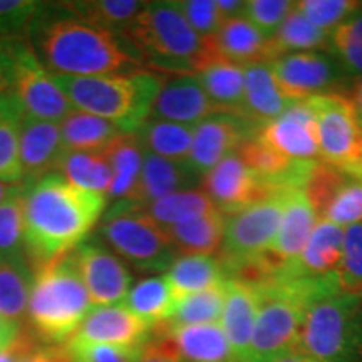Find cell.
Returning a JSON list of instances; mask_svg holds the SVG:
<instances>
[{"label":"cell","instance_id":"6da1fadb","mask_svg":"<svg viewBox=\"0 0 362 362\" xmlns=\"http://www.w3.org/2000/svg\"><path fill=\"white\" fill-rule=\"evenodd\" d=\"M29 42L40 64L52 76L129 74L138 64L123 39L90 25L67 4H40L30 24Z\"/></svg>","mask_w":362,"mask_h":362},{"label":"cell","instance_id":"7a4b0ae2","mask_svg":"<svg viewBox=\"0 0 362 362\" xmlns=\"http://www.w3.org/2000/svg\"><path fill=\"white\" fill-rule=\"evenodd\" d=\"M106 205V194L74 187L61 173L25 187L24 248L35 270L74 252Z\"/></svg>","mask_w":362,"mask_h":362},{"label":"cell","instance_id":"3957f363","mask_svg":"<svg viewBox=\"0 0 362 362\" xmlns=\"http://www.w3.org/2000/svg\"><path fill=\"white\" fill-rule=\"evenodd\" d=\"M119 37L134 49L138 59L171 74H197L206 62L218 57L214 40L194 33L178 2L144 4Z\"/></svg>","mask_w":362,"mask_h":362},{"label":"cell","instance_id":"277c9868","mask_svg":"<svg viewBox=\"0 0 362 362\" xmlns=\"http://www.w3.org/2000/svg\"><path fill=\"white\" fill-rule=\"evenodd\" d=\"M52 78L74 110L107 119L123 134H134L146 123L163 86L161 76L151 71L93 78Z\"/></svg>","mask_w":362,"mask_h":362},{"label":"cell","instance_id":"5b68a950","mask_svg":"<svg viewBox=\"0 0 362 362\" xmlns=\"http://www.w3.org/2000/svg\"><path fill=\"white\" fill-rule=\"evenodd\" d=\"M93 309L72 252L34 272L29 319L44 341L66 344Z\"/></svg>","mask_w":362,"mask_h":362},{"label":"cell","instance_id":"8992f818","mask_svg":"<svg viewBox=\"0 0 362 362\" xmlns=\"http://www.w3.org/2000/svg\"><path fill=\"white\" fill-rule=\"evenodd\" d=\"M362 346V298L341 291L314 296L293 351L315 362H356Z\"/></svg>","mask_w":362,"mask_h":362},{"label":"cell","instance_id":"52a82bcc","mask_svg":"<svg viewBox=\"0 0 362 362\" xmlns=\"http://www.w3.org/2000/svg\"><path fill=\"white\" fill-rule=\"evenodd\" d=\"M257 288L260 305L253 330L250 362H272L293 351L310 298L325 291H339L337 284L309 282H272Z\"/></svg>","mask_w":362,"mask_h":362},{"label":"cell","instance_id":"ba28073f","mask_svg":"<svg viewBox=\"0 0 362 362\" xmlns=\"http://www.w3.org/2000/svg\"><path fill=\"white\" fill-rule=\"evenodd\" d=\"M99 232L119 259L141 272H168L178 259L165 228L129 200H119L106 211Z\"/></svg>","mask_w":362,"mask_h":362},{"label":"cell","instance_id":"9c48e42d","mask_svg":"<svg viewBox=\"0 0 362 362\" xmlns=\"http://www.w3.org/2000/svg\"><path fill=\"white\" fill-rule=\"evenodd\" d=\"M287 192L272 194L225 216L220 262L226 279H235L267 255L282 220Z\"/></svg>","mask_w":362,"mask_h":362},{"label":"cell","instance_id":"30bf717a","mask_svg":"<svg viewBox=\"0 0 362 362\" xmlns=\"http://www.w3.org/2000/svg\"><path fill=\"white\" fill-rule=\"evenodd\" d=\"M317 121L320 158L327 165L362 176V128L344 94L309 99Z\"/></svg>","mask_w":362,"mask_h":362},{"label":"cell","instance_id":"8fae6325","mask_svg":"<svg viewBox=\"0 0 362 362\" xmlns=\"http://www.w3.org/2000/svg\"><path fill=\"white\" fill-rule=\"evenodd\" d=\"M270 66L285 96L292 101L341 94L339 89L349 78L330 52L285 54Z\"/></svg>","mask_w":362,"mask_h":362},{"label":"cell","instance_id":"7c38bea8","mask_svg":"<svg viewBox=\"0 0 362 362\" xmlns=\"http://www.w3.org/2000/svg\"><path fill=\"white\" fill-rule=\"evenodd\" d=\"M13 93L19 98L25 116L62 123L74 111L69 99L56 84L51 72L45 71L29 40L22 47L17 62Z\"/></svg>","mask_w":362,"mask_h":362},{"label":"cell","instance_id":"4fadbf2b","mask_svg":"<svg viewBox=\"0 0 362 362\" xmlns=\"http://www.w3.org/2000/svg\"><path fill=\"white\" fill-rule=\"evenodd\" d=\"M344 230L330 221L319 220L300 255L292 264L275 272L272 282L337 284L336 274L342 259Z\"/></svg>","mask_w":362,"mask_h":362},{"label":"cell","instance_id":"5bb4252c","mask_svg":"<svg viewBox=\"0 0 362 362\" xmlns=\"http://www.w3.org/2000/svg\"><path fill=\"white\" fill-rule=\"evenodd\" d=\"M72 253L93 305L123 304L131 291V274L123 260L96 240L81 243Z\"/></svg>","mask_w":362,"mask_h":362},{"label":"cell","instance_id":"9a60e30c","mask_svg":"<svg viewBox=\"0 0 362 362\" xmlns=\"http://www.w3.org/2000/svg\"><path fill=\"white\" fill-rule=\"evenodd\" d=\"M203 192L223 215L235 214L274 193L237 151L221 160L202 180Z\"/></svg>","mask_w":362,"mask_h":362},{"label":"cell","instance_id":"2e32d148","mask_svg":"<svg viewBox=\"0 0 362 362\" xmlns=\"http://www.w3.org/2000/svg\"><path fill=\"white\" fill-rule=\"evenodd\" d=\"M255 123L233 115L216 112L194 126L193 146L188 165L203 180L221 160L232 155L247 138L259 133Z\"/></svg>","mask_w":362,"mask_h":362},{"label":"cell","instance_id":"e0dca14e","mask_svg":"<svg viewBox=\"0 0 362 362\" xmlns=\"http://www.w3.org/2000/svg\"><path fill=\"white\" fill-rule=\"evenodd\" d=\"M259 138L291 161L310 163L320 158L317 121L309 99L296 101L282 116L262 126Z\"/></svg>","mask_w":362,"mask_h":362},{"label":"cell","instance_id":"ac0fdd59","mask_svg":"<svg viewBox=\"0 0 362 362\" xmlns=\"http://www.w3.org/2000/svg\"><path fill=\"white\" fill-rule=\"evenodd\" d=\"M317 223H319V216L307 198L304 188L288 189L285 193L284 215L277 235L264 257L272 270V279L275 272L292 264L300 255Z\"/></svg>","mask_w":362,"mask_h":362},{"label":"cell","instance_id":"d6986e66","mask_svg":"<svg viewBox=\"0 0 362 362\" xmlns=\"http://www.w3.org/2000/svg\"><path fill=\"white\" fill-rule=\"evenodd\" d=\"M151 327L123 304L94 307L67 342L104 344L136 349L148 341Z\"/></svg>","mask_w":362,"mask_h":362},{"label":"cell","instance_id":"ffe728a7","mask_svg":"<svg viewBox=\"0 0 362 362\" xmlns=\"http://www.w3.org/2000/svg\"><path fill=\"white\" fill-rule=\"evenodd\" d=\"M216 112L218 111L197 74H176L163 83L153 103L149 119L170 121L194 128Z\"/></svg>","mask_w":362,"mask_h":362},{"label":"cell","instance_id":"44dd1931","mask_svg":"<svg viewBox=\"0 0 362 362\" xmlns=\"http://www.w3.org/2000/svg\"><path fill=\"white\" fill-rule=\"evenodd\" d=\"M66 153L61 124L24 116L21 126V165L25 187L59 171Z\"/></svg>","mask_w":362,"mask_h":362},{"label":"cell","instance_id":"7402d4cb","mask_svg":"<svg viewBox=\"0 0 362 362\" xmlns=\"http://www.w3.org/2000/svg\"><path fill=\"white\" fill-rule=\"evenodd\" d=\"M259 305L260 293L255 285L238 279L225 280V307L220 325L232 346L237 362H250Z\"/></svg>","mask_w":362,"mask_h":362},{"label":"cell","instance_id":"603a6c76","mask_svg":"<svg viewBox=\"0 0 362 362\" xmlns=\"http://www.w3.org/2000/svg\"><path fill=\"white\" fill-rule=\"evenodd\" d=\"M211 40L216 56L243 69L275 59L272 39L262 34L243 16L223 22L218 34Z\"/></svg>","mask_w":362,"mask_h":362},{"label":"cell","instance_id":"cb8c5ba5","mask_svg":"<svg viewBox=\"0 0 362 362\" xmlns=\"http://www.w3.org/2000/svg\"><path fill=\"white\" fill-rule=\"evenodd\" d=\"M198 183H202V180L189 168L188 161L176 163L144 153L141 175L129 202L144 206L171 193L193 189Z\"/></svg>","mask_w":362,"mask_h":362},{"label":"cell","instance_id":"d4e9b609","mask_svg":"<svg viewBox=\"0 0 362 362\" xmlns=\"http://www.w3.org/2000/svg\"><path fill=\"white\" fill-rule=\"evenodd\" d=\"M155 327L170 337L185 362H237L220 324L170 327L163 322Z\"/></svg>","mask_w":362,"mask_h":362},{"label":"cell","instance_id":"484cf974","mask_svg":"<svg viewBox=\"0 0 362 362\" xmlns=\"http://www.w3.org/2000/svg\"><path fill=\"white\" fill-rule=\"evenodd\" d=\"M296 101L285 96L275 79L270 62L245 67V106L243 119L267 124L282 116Z\"/></svg>","mask_w":362,"mask_h":362},{"label":"cell","instance_id":"4316f807","mask_svg":"<svg viewBox=\"0 0 362 362\" xmlns=\"http://www.w3.org/2000/svg\"><path fill=\"white\" fill-rule=\"evenodd\" d=\"M216 111L243 117L245 106V69L215 57L197 72Z\"/></svg>","mask_w":362,"mask_h":362},{"label":"cell","instance_id":"83f0119b","mask_svg":"<svg viewBox=\"0 0 362 362\" xmlns=\"http://www.w3.org/2000/svg\"><path fill=\"white\" fill-rule=\"evenodd\" d=\"M34 272L25 253H0V314L19 324L29 312Z\"/></svg>","mask_w":362,"mask_h":362},{"label":"cell","instance_id":"f1b7e54d","mask_svg":"<svg viewBox=\"0 0 362 362\" xmlns=\"http://www.w3.org/2000/svg\"><path fill=\"white\" fill-rule=\"evenodd\" d=\"M25 112L13 90L0 94V181L24 185L21 165V126Z\"/></svg>","mask_w":362,"mask_h":362},{"label":"cell","instance_id":"f546056e","mask_svg":"<svg viewBox=\"0 0 362 362\" xmlns=\"http://www.w3.org/2000/svg\"><path fill=\"white\" fill-rule=\"evenodd\" d=\"M176 302L180 298L203 292L226 280L220 259L211 255H181L165 274Z\"/></svg>","mask_w":362,"mask_h":362},{"label":"cell","instance_id":"4dcf8cb0","mask_svg":"<svg viewBox=\"0 0 362 362\" xmlns=\"http://www.w3.org/2000/svg\"><path fill=\"white\" fill-rule=\"evenodd\" d=\"M178 255H211L220 250L225 233V215L218 210L187 223L165 228Z\"/></svg>","mask_w":362,"mask_h":362},{"label":"cell","instance_id":"1f68e13d","mask_svg":"<svg viewBox=\"0 0 362 362\" xmlns=\"http://www.w3.org/2000/svg\"><path fill=\"white\" fill-rule=\"evenodd\" d=\"M101 155L110 161L112 183L107 198L129 200L143 168L144 151L136 134H121Z\"/></svg>","mask_w":362,"mask_h":362},{"label":"cell","instance_id":"d6a6232c","mask_svg":"<svg viewBox=\"0 0 362 362\" xmlns=\"http://www.w3.org/2000/svg\"><path fill=\"white\" fill-rule=\"evenodd\" d=\"M134 134L138 136L144 153L170 161L187 163L192 153L194 128L170 121L148 119Z\"/></svg>","mask_w":362,"mask_h":362},{"label":"cell","instance_id":"836d02e7","mask_svg":"<svg viewBox=\"0 0 362 362\" xmlns=\"http://www.w3.org/2000/svg\"><path fill=\"white\" fill-rule=\"evenodd\" d=\"M176 304L175 293L171 291L165 275L139 280L131 287L123 305L141 319L149 327L166 322L173 314Z\"/></svg>","mask_w":362,"mask_h":362},{"label":"cell","instance_id":"e575fe53","mask_svg":"<svg viewBox=\"0 0 362 362\" xmlns=\"http://www.w3.org/2000/svg\"><path fill=\"white\" fill-rule=\"evenodd\" d=\"M61 134L66 151L103 153L123 133L107 119L74 110L61 123Z\"/></svg>","mask_w":362,"mask_h":362},{"label":"cell","instance_id":"d590c367","mask_svg":"<svg viewBox=\"0 0 362 362\" xmlns=\"http://www.w3.org/2000/svg\"><path fill=\"white\" fill-rule=\"evenodd\" d=\"M272 49L275 59L285 54L327 52L330 49V34L315 27L293 7L272 37Z\"/></svg>","mask_w":362,"mask_h":362},{"label":"cell","instance_id":"8d00e7d4","mask_svg":"<svg viewBox=\"0 0 362 362\" xmlns=\"http://www.w3.org/2000/svg\"><path fill=\"white\" fill-rule=\"evenodd\" d=\"M143 210L161 228H168V226L187 223L198 216L211 214L216 208L202 189H185V192L171 193L168 197L144 205Z\"/></svg>","mask_w":362,"mask_h":362},{"label":"cell","instance_id":"74e56055","mask_svg":"<svg viewBox=\"0 0 362 362\" xmlns=\"http://www.w3.org/2000/svg\"><path fill=\"white\" fill-rule=\"evenodd\" d=\"M144 4L136 0H88L67 2V7L90 25L121 35L143 11Z\"/></svg>","mask_w":362,"mask_h":362},{"label":"cell","instance_id":"f35d334b","mask_svg":"<svg viewBox=\"0 0 362 362\" xmlns=\"http://www.w3.org/2000/svg\"><path fill=\"white\" fill-rule=\"evenodd\" d=\"M59 171L74 187L106 197L110 193L112 170L110 161L101 153L98 155V153L67 151Z\"/></svg>","mask_w":362,"mask_h":362},{"label":"cell","instance_id":"ab89813d","mask_svg":"<svg viewBox=\"0 0 362 362\" xmlns=\"http://www.w3.org/2000/svg\"><path fill=\"white\" fill-rule=\"evenodd\" d=\"M225 307V282L193 296L180 298L175 304L173 314L166 325L181 327V325H206L220 324Z\"/></svg>","mask_w":362,"mask_h":362},{"label":"cell","instance_id":"60d3db41","mask_svg":"<svg viewBox=\"0 0 362 362\" xmlns=\"http://www.w3.org/2000/svg\"><path fill=\"white\" fill-rule=\"evenodd\" d=\"M329 51L349 78H362V4L336 30L330 33Z\"/></svg>","mask_w":362,"mask_h":362},{"label":"cell","instance_id":"b9f144b4","mask_svg":"<svg viewBox=\"0 0 362 362\" xmlns=\"http://www.w3.org/2000/svg\"><path fill=\"white\" fill-rule=\"evenodd\" d=\"M336 279L342 293L362 298V223L344 230L342 259Z\"/></svg>","mask_w":362,"mask_h":362},{"label":"cell","instance_id":"7bdbcfd3","mask_svg":"<svg viewBox=\"0 0 362 362\" xmlns=\"http://www.w3.org/2000/svg\"><path fill=\"white\" fill-rule=\"evenodd\" d=\"M320 220L330 221L342 228L362 223V176L351 175L344 181L330 198Z\"/></svg>","mask_w":362,"mask_h":362},{"label":"cell","instance_id":"ee69618b","mask_svg":"<svg viewBox=\"0 0 362 362\" xmlns=\"http://www.w3.org/2000/svg\"><path fill=\"white\" fill-rule=\"evenodd\" d=\"M25 189L0 205V253H25Z\"/></svg>","mask_w":362,"mask_h":362},{"label":"cell","instance_id":"f6af8a7d","mask_svg":"<svg viewBox=\"0 0 362 362\" xmlns=\"http://www.w3.org/2000/svg\"><path fill=\"white\" fill-rule=\"evenodd\" d=\"M359 7L361 2H352V0H302V2H296L297 11L327 34L336 30Z\"/></svg>","mask_w":362,"mask_h":362},{"label":"cell","instance_id":"bcb514c9","mask_svg":"<svg viewBox=\"0 0 362 362\" xmlns=\"http://www.w3.org/2000/svg\"><path fill=\"white\" fill-rule=\"evenodd\" d=\"M296 2L288 0H250L245 2L243 17L257 27L262 34L272 39L287 16L293 11Z\"/></svg>","mask_w":362,"mask_h":362},{"label":"cell","instance_id":"7dc6e473","mask_svg":"<svg viewBox=\"0 0 362 362\" xmlns=\"http://www.w3.org/2000/svg\"><path fill=\"white\" fill-rule=\"evenodd\" d=\"M39 6L33 0H0V39H25Z\"/></svg>","mask_w":362,"mask_h":362},{"label":"cell","instance_id":"c3c4849f","mask_svg":"<svg viewBox=\"0 0 362 362\" xmlns=\"http://www.w3.org/2000/svg\"><path fill=\"white\" fill-rule=\"evenodd\" d=\"M178 6L194 33L206 40L214 39L225 22L215 0H183Z\"/></svg>","mask_w":362,"mask_h":362},{"label":"cell","instance_id":"681fc988","mask_svg":"<svg viewBox=\"0 0 362 362\" xmlns=\"http://www.w3.org/2000/svg\"><path fill=\"white\" fill-rule=\"evenodd\" d=\"M69 362H136L138 359V351L126 349V347L104 346V344H64Z\"/></svg>","mask_w":362,"mask_h":362},{"label":"cell","instance_id":"f907efd6","mask_svg":"<svg viewBox=\"0 0 362 362\" xmlns=\"http://www.w3.org/2000/svg\"><path fill=\"white\" fill-rule=\"evenodd\" d=\"M155 337L148 339L146 342L139 347L138 359L136 362H185L176 351L173 342L163 330L153 327Z\"/></svg>","mask_w":362,"mask_h":362},{"label":"cell","instance_id":"816d5d0a","mask_svg":"<svg viewBox=\"0 0 362 362\" xmlns=\"http://www.w3.org/2000/svg\"><path fill=\"white\" fill-rule=\"evenodd\" d=\"M25 39H0V94L13 89L17 62Z\"/></svg>","mask_w":362,"mask_h":362},{"label":"cell","instance_id":"f5cc1de1","mask_svg":"<svg viewBox=\"0 0 362 362\" xmlns=\"http://www.w3.org/2000/svg\"><path fill=\"white\" fill-rule=\"evenodd\" d=\"M35 349V342L29 334L22 332L19 339L12 344L7 349L0 351V362H22L25 356Z\"/></svg>","mask_w":362,"mask_h":362},{"label":"cell","instance_id":"db71d44e","mask_svg":"<svg viewBox=\"0 0 362 362\" xmlns=\"http://www.w3.org/2000/svg\"><path fill=\"white\" fill-rule=\"evenodd\" d=\"M22 362H69V354L64 344H54V346L35 347L29 356H25Z\"/></svg>","mask_w":362,"mask_h":362},{"label":"cell","instance_id":"11a10c76","mask_svg":"<svg viewBox=\"0 0 362 362\" xmlns=\"http://www.w3.org/2000/svg\"><path fill=\"white\" fill-rule=\"evenodd\" d=\"M21 334L22 330L19 324L11 322V320L0 314V351L11 347L12 344L19 339Z\"/></svg>","mask_w":362,"mask_h":362},{"label":"cell","instance_id":"9f6ffc18","mask_svg":"<svg viewBox=\"0 0 362 362\" xmlns=\"http://www.w3.org/2000/svg\"><path fill=\"white\" fill-rule=\"evenodd\" d=\"M216 6L223 17V21L235 19V17L243 16V8H245V2L242 0H216Z\"/></svg>","mask_w":362,"mask_h":362},{"label":"cell","instance_id":"6f0895ef","mask_svg":"<svg viewBox=\"0 0 362 362\" xmlns=\"http://www.w3.org/2000/svg\"><path fill=\"white\" fill-rule=\"evenodd\" d=\"M349 101L352 104V107H354L356 117L357 121H359V126L362 128V78L357 79L356 84L352 86Z\"/></svg>","mask_w":362,"mask_h":362},{"label":"cell","instance_id":"680465c9","mask_svg":"<svg viewBox=\"0 0 362 362\" xmlns=\"http://www.w3.org/2000/svg\"><path fill=\"white\" fill-rule=\"evenodd\" d=\"M25 185H12V183H6V181H0V205L6 203L7 200H11L12 197L19 194L21 192H24Z\"/></svg>","mask_w":362,"mask_h":362},{"label":"cell","instance_id":"91938a15","mask_svg":"<svg viewBox=\"0 0 362 362\" xmlns=\"http://www.w3.org/2000/svg\"><path fill=\"white\" fill-rule=\"evenodd\" d=\"M272 362H315V361H312V359H309V357L298 354L297 351H288Z\"/></svg>","mask_w":362,"mask_h":362}]
</instances>
